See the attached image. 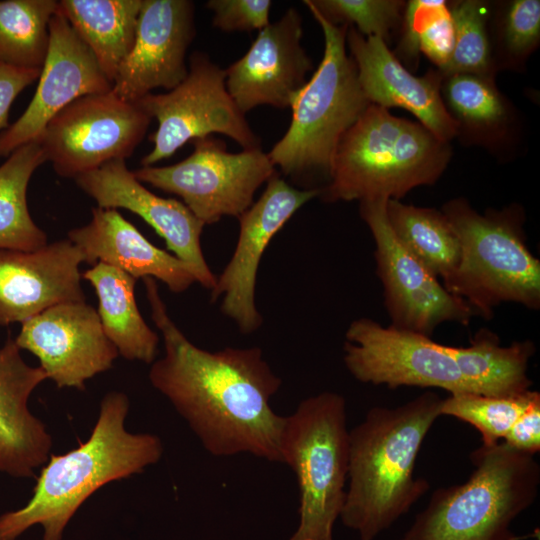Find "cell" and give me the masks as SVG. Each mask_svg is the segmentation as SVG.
I'll return each instance as SVG.
<instances>
[{
    "label": "cell",
    "instance_id": "6da1fadb",
    "mask_svg": "<svg viewBox=\"0 0 540 540\" xmlns=\"http://www.w3.org/2000/svg\"><path fill=\"white\" fill-rule=\"evenodd\" d=\"M143 281L151 318L164 343V355L149 370L152 386L211 455L249 453L283 463L285 416L270 404L282 381L262 350L227 347L211 352L197 347L170 318L155 279Z\"/></svg>",
    "mask_w": 540,
    "mask_h": 540
},
{
    "label": "cell",
    "instance_id": "7a4b0ae2",
    "mask_svg": "<svg viewBox=\"0 0 540 540\" xmlns=\"http://www.w3.org/2000/svg\"><path fill=\"white\" fill-rule=\"evenodd\" d=\"M441 402L426 391L394 408L376 406L349 431V483L339 518L360 540H374L429 490L414 469Z\"/></svg>",
    "mask_w": 540,
    "mask_h": 540
},
{
    "label": "cell",
    "instance_id": "3957f363",
    "mask_svg": "<svg viewBox=\"0 0 540 540\" xmlns=\"http://www.w3.org/2000/svg\"><path fill=\"white\" fill-rule=\"evenodd\" d=\"M129 407L123 392L111 391L102 398L88 439L64 454L51 453L29 501L0 515V540H17L34 525L42 527V540H62L71 518L98 489L161 459L158 436L126 429Z\"/></svg>",
    "mask_w": 540,
    "mask_h": 540
},
{
    "label": "cell",
    "instance_id": "277c9868",
    "mask_svg": "<svg viewBox=\"0 0 540 540\" xmlns=\"http://www.w3.org/2000/svg\"><path fill=\"white\" fill-rule=\"evenodd\" d=\"M451 156L450 143L419 122L369 104L341 138L319 198L400 200L416 187L435 184Z\"/></svg>",
    "mask_w": 540,
    "mask_h": 540
},
{
    "label": "cell",
    "instance_id": "5b68a950",
    "mask_svg": "<svg viewBox=\"0 0 540 540\" xmlns=\"http://www.w3.org/2000/svg\"><path fill=\"white\" fill-rule=\"evenodd\" d=\"M303 3L322 29L323 57L292 100L288 130L267 154L291 183L321 190L330 180L341 138L371 103L346 50L348 26L330 23L307 0Z\"/></svg>",
    "mask_w": 540,
    "mask_h": 540
},
{
    "label": "cell",
    "instance_id": "8992f818",
    "mask_svg": "<svg viewBox=\"0 0 540 540\" xmlns=\"http://www.w3.org/2000/svg\"><path fill=\"white\" fill-rule=\"evenodd\" d=\"M474 471L463 484L437 488L399 540H525L514 519L536 500L540 465L534 455L504 442L482 444L470 455Z\"/></svg>",
    "mask_w": 540,
    "mask_h": 540
},
{
    "label": "cell",
    "instance_id": "52a82bcc",
    "mask_svg": "<svg viewBox=\"0 0 540 540\" xmlns=\"http://www.w3.org/2000/svg\"><path fill=\"white\" fill-rule=\"evenodd\" d=\"M441 211L460 242L459 262L442 280L444 288L485 320L506 302L538 310L540 261L526 244L522 205L512 203L480 213L466 198L456 197Z\"/></svg>",
    "mask_w": 540,
    "mask_h": 540
},
{
    "label": "cell",
    "instance_id": "ba28073f",
    "mask_svg": "<svg viewBox=\"0 0 540 540\" xmlns=\"http://www.w3.org/2000/svg\"><path fill=\"white\" fill-rule=\"evenodd\" d=\"M346 415L344 397L325 391L285 416L281 454L296 475L300 499L299 525L288 540H333L348 480Z\"/></svg>",
    "mask_w": 540,
    "mask_h": 540
},
{
    "label": "cell",
    "instance_id": "9c48e42d",
    "mask_svg": "<svg viewBox=\"0 0 540 540\" xmlns=\"http://www.w3.org/2000/svg\"><path fill=\"white\" fill-rule=\"evenodd\" d=\"M192 143L193 152L178 163L132 172L141 183L181 197L205 225L224 216L238 218L253 204L260 186L277 173L261 147L231 153L224 141L212 136Z\"/></svg>",
    "mask_w": 540,
    "mask_h": 540
},
{
    "label": "cell",
    "instance_id": "30bf717a",
    "mask_svg": "<svg viewBox=\"0 0 540 540\" xmlns=\"http://www.w3.org/2000/svg\"><path fill=\"white\" fill-rule=\"evenodd\" d=\"M137 102L158 122L142 167L154 166L187 142L213 133L226 135L243 149L260 148V138L227 90L225 69L204 52L191 54L187 76L175 88L149 93Z\"/></svg>",
    "mask_w": 540,
    "mask_h": 540
},
{
    "label": "cell",
    "instance_id": "8fae6325",
    "mask_svg": "<svg viewBox=\"0 0 540 540\" xmlns=\"http://www.w3.org/2000/svg\"><path fill=\"white\" fill-rule=\"evenodd\" d=\"M151 116L112 90L82 96L58 112L37 138L55 172L73 178L126 160L144 139Z\"/></svg>",
    "mask_w": 540,
    "mask_h": 540
},
{
    "label": "cell",
    "instance_id": "7c38bea8",
    "mask_svg": "<svg viewBox=\"0 0 540 540\" xmlns=\"http://www.w3.org/2000/svg\"><path fill=\"white\" fill-rule=\"evenodd\" d=\"M343 351L347 370L362 383L473 393L448 346L421 334L361 317L348 326Z\"/></svg>",
    "mask_w": 540,
    "mask_h": 540
},
{
    "label": "cell",
    "instance_id": "4fadbf2b",
    "mask_svg": "<svg viewBox=\"0 0 540 540\" xmlns=\"http://www.w3.org/2000/svg\"><path fill=\"white\" fill-rule=\"evenodd\" d=\"M387 201H361L359 212L375 243L376 272L383 286L390 325L430 338L445 322L468 326L475 316L473 310L450 294L395 239L386 217Z\"/></svg>",
    "mask_w": 540,
    "mask_h": 540
},
{
    "label": "cell",
    "instance_id": "5bb4252c",
    "mask_svg": "<svg viewBox=\"0 0 540 540\" xmlns=\"http://www.w3.org/2000/svg\"><path fill=\"white\" fill-rule=\"evenodd\" d=\"M319 195V189L296 188L277 172L266 183L260 198L238 217L237 244L228 264L216 278L211 301L222 297V313L241 333L250 334L263 322L255 302V288L266 247L299 208Z\"/></svg>",
    "mask_w": 540,
    "mask_h": 540
},
{
    "label": "cell",
    "instance_id": "9a60e30c",
    "mask_svg": "<svg viewBox=\"0 0 540 540\" xmlns=\"http://www.w3.org/2000/svg\"><path fill=\"white\" fill-rule=\"evenodd\" d=\"M21 325L15 343L39 359L58 388L85 390L86 381L109 370L119 355L86 301L55 305Z\"/></svg>",
    "mask_w": 540,
    "mask_h": 540
},
{
    "label": "cell",
    "instance_id": "2e32d148",
    "mask_svg": "<svg viewBox=\"0 0 540 540\" xmlns=\"http://www.w3.org/2000/svg\"><path fill=\"white\" fill-rule=\"evenodd\" d=\"M38 80L26 110L0 132V157L36 141L46 124L74 100L113 86L58 8L49 24V47Z\"/></svg>",
    "mask_w": 540,
    "mask_h": 540
},
{
    "label": "cell",
    "instance_id": "e0dca14e",
    "mask_svg": "<svg viewBox=\"0 0 540 540\" xmlns=\"http://www.w3.org/2000/svg\"><path fill=\"white\" fill-rule=\"evenodd\" d=\"M195 35L193 1L142 0L133 47L112 91L136 102L155 89L175 88L187 76L186 53Z\"/></svg>",
    "mask_w": 540,
    "mask_h": 540
},
{
    "label": "cell",
    "instance_id": "ac0fdd59",
    "mask_svg": "<svg viewBox=\"0 0 540 540\" xmlns=\"http://www.w3.org/2000/svg\"><path fill=\"white\" fill-rule=\"evenodd\" d=\"M74 180L98 207L123 208L140 216L163 238L167 249L190 266L196 282L213 289L217 277L204 258L200 241L205 224L184 203L151 192L124 160L110 161Z\"/></svg>",
    "mask_w": 540,
    "mask_h": 540
},
{
    "label": "cell",
    "instance_id": "d6986e66",
    "mask_svg": "<svg viewBox=\"0 0 540 540\" xmlns=\"http://www.w3.org/2000/svg\"><path fill=\"white\" fill-rule=\"evenodd\" d=\"M302 17L294 7L259 31L247 52L227 69L226 87L246 114L260 105L290 108L313 63L301 44Z\"/></svg>",
    "mask_w": 540,
    "mask_h": 540
},
{
    "label": "cell",
    "instance_id": "ffe728a7",
    "mask_svg": "<svg viewBox=\"0 0 540 540\" xmlns=\"http://www.w3.org/2000/svg\"><path fill=\"white\" fill-rule=\"evenodd\" d=\"M346 46L358 73L361 89L371 104L401 108L413 114L438 139L450 143L457 125L441 95L443 76L435 68L415 76L379 37H365L349 26Z\"/></svg>",
    "mask_w": 540,
    "mask_h": 540
},
{
    "label": "cell",
    "instance_id": "44dd1931",
    "mask_svg": "<svg viewBox=\"0 0 540 540\" xmlns=\"http://www.w3.org/2000/svg\"><path fill=\"white\" fill-rule=\"evenodd\" d=\"M82 262L68 238L35 251L0 250V326L22 324L58 304L85 301Z\"/></svg>",
    "mask_w": 540,
    "mask_h": 540
},
{
    "label": "cell",
    "instance_id": "7402d4cb",
    "mask_svg": "<svg viewBox=\"0 0 540 540\" xmlns=\"http://www.w3.org/2000/svg\"><path fill=\"white\" fill-rule=\"evenodd\" d=\"M15 340L0 348V473L14 478L35 477L52 449L46 425L29 409V399L47 376L28 365Z\"/></svg>",
    "mask_w": 540,
    "mask_h": 540
},
{
    "label": "cell",
    "instance_id": "603a6c76",
    "mask_svg": "<svg viewBox=\"0 0 540 540\" xmlns=\"http://www.w3.org/2000/svg\"><path fill=\"white\" fill-rule=\"evenodd\" d=\"M68 239L83 262L104 263L136 280H160L173 293H182L196 282L189 265L149 242L117 209L94 207L90 222L70 230Z\"/></svg>",
    "mask_w": 540,
    "mask_h": 540
},
{
    "label": "cell",
    "instance_id": "cb8c5ba5",
    "mask_svg": "<svg viewBox=\"0 0 540 540\" xmlns=\"http://www.w3.org/2000/svg\"><path fill=\"white\" fill-rule=\"evenodd\" d=\"M441 95L462 144L480 146L497 157L512 155L520 140V113L500 91L494 77L445 76Z\"/></svg>",
    "mask_w": 540,
    "mask_h": 540
},
{
    "label": "cell",
    "instance_id": "d4e9b609",
    "mask_svg": "<svg viewBox=\"0 0 540 540\" xmlns=\"http://www.w3.org/2000/svg\"><path fill=\"white\" fill-rule=\"evenodd\" d=\"M95 289L102 328L119 355L130 361L152 364L159 337L143 319L135 300L136 279L104 263L82 274Z\"/></svg>",
    "mask_w": 540,
    "mask_h": 540
},
{
    "label": "cell",
    "instance_id": "484cf974",
    "mask_svg": "<svg viewBox=\"0 0 540 540\" xmlns=\"http://www.w3.org/2000/svg\"><path fill=\"white\" fill-rule=\"evenodd\" d=\"M461 375L474 394L510 397L530 390L528 364L536 352L531 340L501 346L497 333L480 328L466 347L448 346Z\"/></svg>",
    "mask_w": 540,
    "mask_h": 540
},
{
    "label": "cell",
    "instance_id": "4316f807",
    "mask_svg": "<svg viewBox=\"0 0 540 540\" xmlns=\"http://www.w3.org/2000/svg\"><path fill=\"white\" fill-rule=\"evenodd\" d=\"M142 0H60L58 10L113 84L135 40Z\"/></svg>",
    "mask_w": 540,
    "mask_h": 540
},
{
    "label": "cell",
    "instance_id": "83f0119b",
    "mask_svg": "<svg viewBox=\"0 0 540 540\" xmlns=\"http://www.w3.org/2000/svg\"><path fill=\"white\" fill-rule=\"evenodd\" d=\"M386 217L402 248L435 277L443 280L455 269L460 242L441 210L391 199L386 202Z\"/></svg>",
    "mask_w": 540,
    "mask_h": 540
},
{
    "label": "cell",
    "instance_id": "f1b7e54d",
    "mask_svg": "<svg viewBox=\"0 0 540 540\" xmlns=\"http://www.w3.org/2000/svg\"><path fill=\"white\" fill-rule=\"evenodd\" d=\"M45 162L40 144L33 141L13 151L0 165V250L35 251L48 244L27 204L29 181Z\"/></svg>",
    "mask_w": 540,
    "mask_h": 540
},
{
    "label": "cell",
    "instance_id": "f546056e",
    "mask_svg": "<svg viewBox=\"0 0 540 540\" xmlns=\"http://www.w3.org/2000/svg\"><path fill=\"white\" fill-rule=\"evenodd\" d=\"M56 0L0 1V62L41 70L49 47Z\"/></svg>",
    "mask_w": 540,
    "mask_h": 540
},
{
    "label": "cell",
    "instance_id": "4dcf8cb0",
    "mask_svg": "<svg viewBox=\"0 0 540 540\" xmlns=\"http://www.w3.org/2000/svg\"><path fill=\"white\" fill-rule=\"evenodd\" d=\"M400 41L394 56L407 68H415L423 53L442 71L454 47V28L448 7L443 0L406 1Z\"/></svg>",
    "mask_w": 540,
    "mask_h": 540
},
{
    "label": "cell",
    "instance_id": "1f68e13d",
    "mask_svg": "<svg viewBox=\"0 0 540 540\" xmlns=\"http://www.w3.org/2000/svg\"><path fill=\"white\" fill-rule=\"evenodd\" d=\"M488 31L496 71H521L540 43V1L490 2Z\"/></svg>",
    "mask_w": 540,
    "mask_h": 540
},
{
    "label": "cell",
    "instance_id": "d6a6232c",
    "mask_svg": "<svg viewBox=\"0 0 540 540\" xmlns=\"http://www.w3.org/2000/svg\"><path fill=\"white\" fill-rule=\"evenodd\" d=\"M453 28L454 47L443 77L452 74H475L494 77L488 31L490 1L457 0L448 2Z\"/></svg>",
    "mask_w": 540,
    "mask_h": 540
},
{
    "label": "cell",
    "instance_id": "836d02e7",
    "mask_svg": "<svg viewBox=\"0 0 540 540\" xmlns=\"http://www.w3.org/2000/svg\"><path fill=\"white\" fill-rule=\"evenodd\" d=\"M539 398L540 393L533 390L510 397L450 394L442 399L440 415L469 423L481 434L482 444L492 445L504 439L513 424Z\"/></svg>",
    "mask_w": 540,
    "mask_h": 540
},
{
    "label": "cell",
    "instance_id": "e575fe53",
    "mask_svg": "<svg viewBox=\"0 0 540 540\" xmlns=\"http://www.w3.org/2000/svg\"><path fill=\"white\" fill-rule=\"evenodd\" d=\"M326 20L354 27L365 37L381 38L387 45L400 29L406 1L403 0H307Z\"/></svg>",
    "mask_w": 540,
    "mask_h": 540
},
{
    "label": "cell",
    "instance_id": "d590c367",
    "mask_svg": "<svg viewBox=\"0 0 540 540\" xmlns=\"http://www.w3.org/2000/svg\"><path fill=\"white\" fill-rule=\"evenodd\" d=\"M269 0H209L206 7L214 14L212 24L224 32L262 30L270 24Z\"/></svg>",
    "mask_w": 540,
    "mask_h": 540
},
{
    "label": "cell",
    "instance_id": "8d00e7d4",
    "mask_svg": "<svg viewBox=\"0 0 540 540\" xmlns=\"http://www.w3.org/2000/svg\"><path fill=\"white\" fill-rule=\"evenodd\" d=\"M39 69L18 68L0 62V130L8 124L9 110L16 97L40 76Z\"/></svg>",
    "mask_w": 540,
    "mask_h": 540
},
{
    "label": "cell",
    "instance_id": "74e56055",
    "mask_svg": "<svg viewBox=\"0 0 540 540\" xmlns=\"http://www.w3.org/2000/svg\"><path fill=\"white\" fill-rule=\"evenodd\" d=\"M504 443L521 452L535 455L540 450V398L535 400L513 424Z\"/></svg>",
    "mask_w": 540,
    "mask_h": 540
}]
</instances>
